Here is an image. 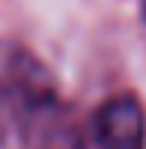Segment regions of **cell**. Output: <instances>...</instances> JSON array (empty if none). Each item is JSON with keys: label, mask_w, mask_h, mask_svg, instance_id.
I'll use <instances>...</instances> for the list:
<instances>
[{"label": "cell", "mask_w": 146, "mask_h": 149, "mask_svg": "<svg viewBox=\"0 0 146 149\" xmlns=\"http://www.w3.org/2000/svg\"><path fill=\"white\" fill-rule=\"evenodd\" d=\"M91 149H146V113L134 94H116L97 107Z\"/></svg>", "instance_id": "6da1fadb"}, {"label": "cell", "mask_w": 146, "mask_h": 149, "mask_svg": "<svg viewBox=\"0 0 146 149\" xmlns=\"http://www.w3.org/2000/svg\"><path fill=\"white\" fill-rule=\"evenodd\" d=\"M143 18H146V0H143Z\"/></svg>", "instance_id": "7a4b0ae2"}]
</instances>
